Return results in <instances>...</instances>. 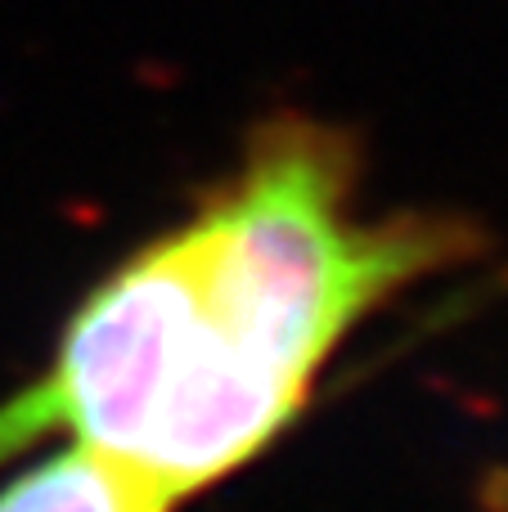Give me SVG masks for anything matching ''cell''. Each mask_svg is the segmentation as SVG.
Returning a JSON list of instances; mask_svg holds the SVG:
<instances>
[{"label": "cell", "mask_w": 508, "mask_h": 512, "mask_svg": "<svg viewBox=\"0 0 508 512\" xmlns=\"http://www.w3.org/2000/svg\"><path fill=\"white\" fill-rule=\"evenodd\" d=\"M0 512H171V504L104 454L68 441L0 490Z\"/></svg>", "instance_id": "cell-1"}]
</instances>
